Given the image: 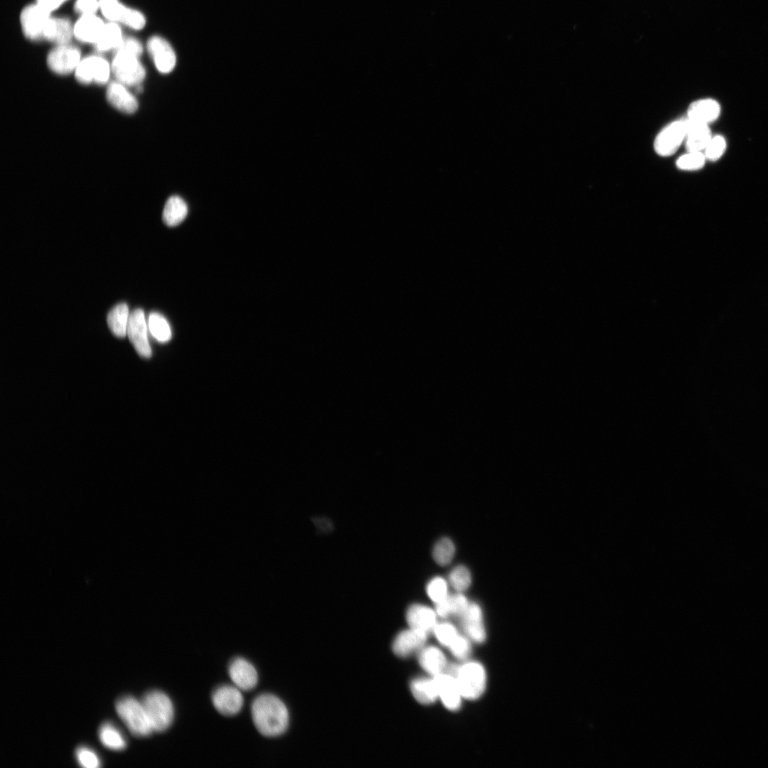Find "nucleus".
<instances>
[{"label": "nucleus", "mask_w": 768, "mask_h": 768, "mask_svg": "<svg viewBox=\"0 0 768 768\" xmlns=\"http://www.w3.org/2000/svg\"><path fill=\"white\" fill-rule=\"evenodd\" d=\"M251 714L255 727L264 736H279L288 727V710L274 695L264 693L257 696L252 703Z\"/></svg>", "instance_id": "f257e3e1"}, {"label": "nucleus", "mask_w": 768, "mask_h": 768, "mask_svg": "<svg viewBox=\"0 0 768 768\" xmlns=\"http://www.w3.org/2000/svg\"><path fill=\"white\" fill-rule=\"evenodd\" d=\"M115 708L119 717L133 735L148 737L154 732L141 700L131 695H124L116 701Z\"/></svg>", "instance_id": "f03ea898"}, {"label": "nucleus", "mask_w": 768, "mask_h": 768, "mask_svg": "<svg viewBox=\"0 0 768 768\" xmlns=\"http://www.w3.org/2000/svg\"><path fill=\"white\" fill-rule=\"evenodd\" d=\"M141 702L154 732H161L169 729L174 718V708L166 693L158 690H150L144 695Z\"/></svg>", "instance_id": "7ed1b4c3"}, {"label": "nucleus", "mask_w": 768, "mask_h": 768, "mask_svg": "<svg viewBox=\"0 0 768 768\" xmlns=\"http://www.w3.org/2000/svg\"><path fill=\"white\" fill-rule=\"evenodd\" d=\"M448 673L456 677L463 698L475 700L483 694L486 674L480 663L468 661L459 666H452Z\"/></svg>", "instance_id": "20e7f679"}, {"label": "nucleus", "mask_w": 768, "mask_h": 768, "mask_svg": "<svg viewBox=\"0 0 768 768\" xmlns=\"http://www.w3.org/2000/svg\"><path fill=\"white\" fill-rule=\"evenodd\" d=\"M111 68L117 81L126 86H139L146 75L139 57L122 51H115Z\"/></svg>", "instance_id": "39448f33"}, {"label": "nucleus", "mask_w": 768, "mask_h": 768, "mask_svg": "<svg viewBox=\"0 0 768 768\" xmlns=\"http://www.w3.org/2000/svg\"><path fill=\"white\" fill-rule=\"evenodd\" d=\"M687 133L686 119L673 121L664 127L655 138L656 153L666 157L673 155L685 142Z\"/></svg>", "instance_id": "423d86ee"}, {"label": "nucleus", "mask_w": 768, "mask_h": 768, "mask_svg": "<svg viewBox=\"0 0 768 768\" xmlns=\"http://www.w3.org/2000/svg\"><path fill=\"white\" fill-rule=\"evenodd\" d=\"M112 68L104 58L90 55L82 59L75 70L76 80L82 84L96 82L106 83L110 78Z\"/></svg>", "instance_id": "0eeeda50"}, {"label": "nucleus", "mask_w": 768, "mask_h": 768, "mask_svg": "<svg viewBox=\"0 0 768 768\" xmlns=\"http://www.w3.org/2000/svg\"><path fill=\"white\" fill-rule=\"evenodd\" d=\"M50 14L37 3L26 6L20 16L21 25L25 36L33 41L44 38V30L50 17Z\"/></svg>", "instance_id": "6e6552de"}, {"label": "nucleus", "mask_w": 768, "mask_h": 768, "mask_svg": "<svg viewBox=\"0 0 768 768\" xmlns=\"http://www.w3.org/2000/svg\"><path fill=\"white\" fill-rule=\"evenodd\" d=\"M78 48L67 44L57 45L47 57V64L54 73L66 75L75 70L81 60Z\"/></svg>", "instance_id": "1a4fd4ad"}, {"label": "nucleus", "mask_w": 768, "mask_h": 768, "mask_svg": "<svg viewBox=\"0 0 768 768\" xmlns=\"http://www.w3.org/2000/svg\"><path fill=\"white\" fill-rule=\"evenodd\" d=\"M127 334L138 354L144 358H149L151 354V347L147 337V324L144 311L137 309L129 314Z\"/></svg>", "instance_id": "9d476101"}, {"label": "nucleus", "mask_w": 768, "mask_h": 768, "mask_svg": "<svg viewBox=\"0 0 768 768\" xmlns=\"http://www.w3.org/2000/svg\"><path fill=\"white\" fill-rule=\"evenodd\" d=\"M238 687L224 685L217 688L212 694L215 708L222 715L233 716L238 714L244 704L243 696Z\"/></svg>", "instance_id": "9b49d317"}, {"label": "nucleus", "mask_w": 768, "mask_h": 768, "mask_svg": "<svg viewBox=\"0 0 768 768\" xmlns=\"http://www.w3.org/2000/svg\"><path fill=\"white\" fill-rule=\"evenodd\" d=\"M432 677L437 686L438 697L444 707L452 711L457 710L461 706L463 696L456 677L446 672Z\"/></svg>", "instance_id": "f8f14e48"}, {"label": "nucleus", "mask_w": 768, "mask_h": 768, "mask_svg": "<svg viewBox=\"0 0 768 768\" xmlns=\"http://www.w3.org/2000/svg\"><path fill=\"white\" fill-rule=\"evenodd\" d=\"M147 49L157 70L161 73H169L173 70L176 63V56L171 45L159 36L150 38L147 43Z\"/></svg>", "instance_id": "ddd939ff"}, {"label": "nucleus", "mask_w": 768, "mask_h": 768, "mask_svg": "<svg viewBox=\"0 0 768 768\" xmlns=\"http://www.w3.org/2000/svg\"><path fill=\"white\" fill-rule=\"evenodd\" d=\"M228 673L236 687L242 690L253 689L258 682V674L254 666L243 658L233 659L229 665Z\"/></svg>", "instance_id": "4468645a"}, {"label": "nucleus", "mask_w": 768, "mask_h": 768, "mask_svg": "<svg viewBox=\"0 0 768 768\" xmlns=\"http://www.w3.org/2000/svg\"><path fill=\"white\" fill-rule=\"evenodd\" d=\"M427 633L410 628L400 632L393 641V650L398 656L407 657L425 646Z\"/></svg>", "instance_id": "2eb2a0df"}, {"label": "nucleus", "mask_w": 768, "mask_h": 768, "mask_svg": "<svg viewBox=\"0 0 768 768\" xmlns=\"http://www.w3.org/2000/svg\"><path fill=\"white\" fill-rule=\"evenodd\" d=\"M461 617L466 636L476 643L484 642L486 634L480 607L475 603L469 604Z\"/></svg>", "instance_id": "dca6fc26"}, {"label": "nucleus", "mask_w": 768, "mask_h": 768, "mask_svg": "<svg viewBox=\"0 0 768 768\" xmlns=\"http://www.w3.org/2000/svg\"><path fill=\"white\" fill-rule=\"evenodd\" d=\"M106 97L114 107L124 113L132 114L138 108L135 97L127 89L126 85L118 81L109 84Z\"/></svg>", "instance_id": "f3484780"}, {"label": "nucleus", "mask_w": 768, "mask_h": 768, "mask_svg": "<svg viewBox=\"0 0 768 768\" xmlns=\"http://www.w3.org/2000/svg\"><path fill=\"white\" fill-rule=\"evenodd\" d=\"M105 23L94 14L81 15L73 26V34L79 41L95 43L100 36Z\"/></svg>", "instance_id": "a211bd4d"}, {"label": "nucleus", "mask_w": 768, "mask_h": 768, "mask_svg": "<svg viewBox=\"0 0 768 768\" xmlns=\"http://www.w3.org/2000/svg\"><path fill=\"white\" fill-rule=\"evenodd\" d=\"M406 620L410 628L429 633L433 631L437 622V613L428 607L415 604L406 612Z\"/></svg>", "instance_id": "6ab92c4d"}, {"label": "nucleus", "mask_w": 768, "mask_h": 768, "mask_svg": "<svg viewBox=\"0 0 768 768\" xmlns=\"http://www.w3.org/2000/svg\"><path fill=\"white\" fill-rule=\"evenodd\" d=\"M720 111V105L716 100L710 98L700 99L689 105L687 118L708 125L718 118Z\"/></svg>", "instance_id": "aec40b11"}, {"label": "nucleus", "mask_w": 768, "mask_h": 768, "mask_svg": "<svg viewBox=\"0 0 768 768\" xmlns=\"http://www.w3.org/2000/svg\"><path fill=\"white\" fill-rule=\"evenodd\" d=\"M687 133L685 139L688 151L703 152L712 135L708 124L686 118Z\"/></svg>", "instance_id": "412c9836"}, {"label": "nucleus", "mask_w": 768, "mask_h": 768, "mask_svg": "<svg viewBox=\"0 0 768 768\" xmlns=\"http://www.w3.org/2000/svg\"><path fill=\"white\" fill-rule=\"evenodd\" d=\"M73 35V27L68 19L50 17L44 30L43 38L57 45H62L68 43Z\"/></svg>", "instance_id": "4be33fe9"}, {"label": "nucleus", "mask_w": 768, "mask_h": 768, "mask_svg": "<svg viewBox=\"0 0 768 768\" xmlns=\"http://www.w3.org/2000/svg\"><path fill=\"white\" fill-rule=\"evenodd\" d=\"M421 667L432 676L444 672L447 659L444 653L435 646L423 647L419 652Z\"/></svg>", "instance_id": "5701e85b"}, {"label": "nucleus", "mask_w": 768, "mask_h": 768, "mask_svg": "<svg viewBox=\"0 0 768 768\" xmlns=\"http://www.w3.org/2000/svg\"><path fill=\"white\" fill-rule=\"evenodd\" d=\"M187 213L188 207L183 199L178 196H173L165 203L162 214L163 221L168 226H176L185 219Z\"/></svg>", "instance_id": "b1692460"}, {"label": "nucleus", "mask_w": 768, "mask_h": 768, "mask_svg": "<svg viewBox=\"0 0 768 768\" xmlns=\"http://www.w3.org/2000/svg\"><path fill=\"white\" fill-rule=\"evenodd\" d=\"M411 692L415 698L420 703L429 705L434 703L438 697V691L434 678H419L414 679L410 684Z\"/></svg>", "instance_id": "393cba45"}, {"label": "nucleus", "mask_w": 768, "mask_h": 768, "mask_svg": "<svg viewBox=\"0 0 768 768\" xmlns=\"http://www.w3.org/2000/svg\"><path fill=\"white\" fill-rule=\"evenodd\" d=\"M129 314L128 306L125 303L116 305L108 313L107 325L117 337L123 338L127 334Z\"/></svg>", "instance_id": "a878e982"}, {"label": "nucleus", "mask_w": 768, "mask_h": 768, "mask_svg": "<svg viewBox=\"0 0 768 768\" xmlns=\"http://www.w3.org/2000/svg\"><path fill=\"white\" fill-rule=\"evenodd\" d=\"M469 604L466 598L462 594H448L444 599L436 603L435 612L442 617L451 614L461 617Z\"/></svg>", "instance_id": "bb28decb"}, {"label": "nucleus", "mask_w": 768, "mask_h": 768, "mask_svg": "<svg viewBox=\"0 0 768 768\" xmlns=\"http://www.w3.org/2000/svg\"><path fill=\"white\" fill-rule=\"evenodd\" d=\"M98 737L101 743L112 750H123L127 746L126 740L121 732L110 722L101 725L98 730Z\"/></svg>", "instance_id": "cd10ccee"}, {"label": "nucleus", "mask_w": 768, "mask_h": 768, "mask_svg": "<svg viewBox=\"0 0 768 768\" xmlns=\"http://www.w3.org/2000/svg\"><path fill=\"white\" fill-rule=\"evenodd\" d=\"M122 38V33L119 26L116 22H110L105 25L100 36L95 43V46L99 51L115 49Z\"/></svg>", "instance_id": "c85d7f7f"}, {"label": "nucleus", "mask_w": 768, "mask_h": 768, "mask_svg": "<svg viewBox=\"0 0 768 768\" xmlns=\"http://www.w3.org/2000/svg\"><path fill=\"white\" fill-rule=\"evenodd\" d=\"M148 327L151 335L159 342H167L171 338V331L168 321L159 313L152 312L149 314Z\"/></svg>", "instance_id": "c756f323"}, {"label": "nucleus", "mask_w": 768, "mask_h": 768, "mask_svg": "<svg viewBox=\"0 0 768 768\" xmlns=\"http://www.w3.org/2000/svg\"><path fill=\"white\" fill-rule=\"evenodd\" d=\"M455 553L454 545L447 538L439 540L432 550V556L434 561L441 565H447L452 560Z\"/></svg>", "instance_id": "7c9ffc66"}, {"label": "nucleus", "mask_w": 768, "mask_h": 768, "mask_svg": "<svg viewBox=\"0 0 768 768\" xmlns=\"http://www.w3.org/2000/svg\"><path fill=\"white\" fill-rule=\"evenodd\" d=\"M706 158L703 152L688 151L676 161V166L683 171L700 169L705 164Z\"/></svg>", "instance_id": "2f4dec72"}, {"label": "nucleus", "mask_w": 768, "mask_h": 768, "mask_svg": "<svg viewBox=\"0 0 768 768\" xmlns=\"http://www.w3.org/2000/svg\"><path fill=\"white\" fill-rule=\"evenodd\" d=\"M449 580L451 585L456 590L462 592L466 590L471 585V573L465 566L459 565L450 572Z\"/></svg>", "instance_id": "473e14b6"}, {"label": "nucleus", "mask_w": 768, "mask_h": 768, "mask_svg": "<svg viewBox=\"0 0 768 768\" xmlns=\"http://www.w3.org/2000/svg\"><path fill=\"white\" fill-rule=\"evenodd\" d=\"M118 22L139 30L144 28L146 20L144 15L139 11L123 6Z\"/></svg>", "instance_id": "72a5a7b5"}, {"label": "nucleus", "mask_w": 768, "mask_h": 768, "mask_svg": "<svg viewBox=\"0 0 768 768\" xmlns=\"http://www.w3.org/2000/svg\"><path fill=\"white\" fill-rule=\"evenodd\" d=\"M727 143L725 138L720 135L711 137L703 154L706 159L710 161L718 160L725 153Z\"/></svg>", "instance_id": "f704fd0d"}, {"label": "nucleus", "mask_w": 768, "mask_h": 768, "mask_svg": "<svg viewBox=\"0 0 768 768\" xmlns=\"http://www.w3.org/2000/svg\"><path fill=\"white\" fill-rule=\"evenodd\" d=\"M433 632L439 642L447 647H449L459 634L456 628L448 622L437 623Z\"/></svg>", "instance_id": "c9c22d12"}, {"label": "nucleus", "mask_w": 768, "mask_h": 768, "mask_svg": "<svg viewBox=\"0 0 768 768\" xmlns=\"http://www.w3.org/2000/svg\"><path fill=\"white\" fill-rule=\"evenodd\" d=\"M427 593L430 598L437 603L447 597V585L442 577L432 579L427 586Z\"/></svg>", "instance_id": "e433bc0d"}, {"label": "nucleus", "mask_w": 768, "mask_h": 768, "mask_svg": "<svg viewBox=\"0 0 768 768\" xmlns=\"http://www.w3.org/2000/svg\"><path fill=\"white\" fill-rule=\"evenodd\" d=\"M78 764L85 768H97L100 766V760L97 754L87 747H79L75 751Z\"/></svg>", "instance_id": "4c0bfd02"}, {"label": "nucleus", "mask_w": 768, "mask_h": 768, "mask_svg": "<svg viewBox=\"0 0 768 768\" xmlns=\"http://www.w3.org/2000/svg\"><path fill=\"white\" fill-rule=\"evenodd\" d=\"M470 639L466 636L459 634L449 646L452 654L459 659H466L471 651Z\"/></svg>", "instance_id": "58836bf2"}, {"label": "nucleus", "mask_w": 768, "mask_h": 768, "mask_svg": "<svg viewBox=\"0 0 768 768\" xmlns=\"http://www.w3.org/2000/svg\"><path fill=\"white\" fill-rule=\"evenodd\" d=\"M103 16L111 22H118L123 7L118 0H99Z\"/></svg>", "instance_id": "ea45409f"}, {"label": "nucleus", "mask_w": 768, "mask_h": 768, "mask_svg": "<svg viewBox=\"0 0 768 768\" xmlns=\"http://www.w3.org/2000/svg\"><path fill=\"white\" fill-rule=\"evenodd\" d=\"M115 51H122L139 57L143 48L141 43L132 37L123 38L119 44L114 49Z\"/></svg>", "instance_id": "a19ab883"}, {"label": "nucleus", "mask_w": 768, "mask_h": 768, "mask_svg": "<svg viewBox=\"0 0 768 768\" xmlns=\"http://www.w3.org/2000/svg\"><path fill=\"white\" fill-rule=\"evenodd\" d=\"M100 8L99 0H77L75 9L77 12L85 14H94Z\"/></svg>", "instance_id": "79ce46f5"}, {"label": "nucleus", "mask_w": 768, "mask_h": 768, "mask_svg": "<svg viewBox=\"0 0 768 768\" xmlns=\"http://www.w3.org/2000/svg\"><path fill=\"white\" fill-rule=\"evenodd\" d=\"M67 0H36V3L50 13L60 6Z\"/></svg>", "instance_id": "37998d69"}]
</instances>
